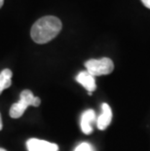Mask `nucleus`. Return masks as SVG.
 Here are the masks:
<instances>
[{"instance_id": "f257e3e1", "label": "nucleus", "mask_w": 150, "mask_h": 151, "mask_svg": "<svg viewBox=\"0 0 150 151\" xmlns=\"http://www.w3.org/2000/svg\"><path fill=\"white\" fill-rule=\"evenodd\" d=\"M62 28V24L59 18L46 16L34 22L31 27L30 35L37 44H45L57 37Z\"/></svg>"}, {"instance_id": "f03ea898", "label": "nucleus", "mask_w": 150, "mask_h": 151, "mask_svg": "<svg viewBox=\"0 0 150 151\" xmlns=\"http://www.w3.org/2000/svg\"><path fill=\"white\" fill-rule=\"evenodd\" d=\"M40 99L34 97L32 92L29 90H24L21 93L20 101L16 102L10 108V116L12 118H20L24 113L28 106H39Z\"/></svg>"}, {"instance_id": "7ed1b4c3", "label": "nucleus", "mask_w": 150, "mask_h": 151, "mask_svg": "<svg viewBox=\"0 0 150 151\" xmlns=\"http://www.w3.org/2000/svg\"><path fill=\"white\" fill-rule=\"evenodd\" d=\"M87 71L93 76H100L110 74L114 69L113 62L108 58H101L98 60H89L85 63Z\"/></svg>"}, {"instance_id": "20e7f679", "label": "nucleus", "mask_w": 150, "mask_h": 151, "mask_svg": "<svg viewBox=\"0 0 150 151\" xmlns=\"http://www.w3.org/2000/svg\"><path fill=\"white\" fill-rule=\"evenodd\" d=\"M27 147L28 151H59V146L56 143L38 139H28Z\"/></svg>"}, {"instance_id": "39448f33", "label": "nucleus", "mask_w": 150, "mask_h": 151, "mask_svg": "<svg viewBox=\"0 0 150 151\" xmlns=\"http://www.w3.org/2000/svg\"><path fill=\"white\" fill-rule=\"evenodd\" d=\"M76 81L84 87V88L89 92V94L90 95L92 94V92H94L95 90V88H97L95 76L90 74L87 70H86V71H81L80 73H78V75L76 76Z\"/></svg>"}, {"instance_id": "423d86ee", "label": "nucleus", "mask_w": 150, "mask_h": 151, "mask_svg": "<svg viewBox=\"0 0 150 151\" xmlns=\"http://www.w3.org/2000/svg\"><path fill=\"white\" fill-rule=\"evenodd\" d=\"M112 120V111L110 106L107 104H103L101 105V114L98 116L97 120L98 128L100 130H105L109 126Z\"/></svg>"}, {"instance_id": "0eeeda50", "label": "nucleus", "mask_w": 150, "mask_h": 151, "mask_svg": "<svg viewBox=\"0 0 150 151\" xmlns=\"http://www.w3.org/2000/svg\"><path fill=\"white\" fill-rule=\"evenodd\" d=\"M95 120V113L92 109H88L86 110L81 116V130L84 134H89L93 132L92 124L94 123Z\"/></svg>"}, {"instance_id": "6e6552de", "label": "nucleus", "mask_w": 150, "mask_h": 151, "mask_svg": "<svg viewBox=\"0 0 150 151\" xmlns=\"http://www.w3.org/2000/svg\"><path fill=\"white\" fill-rule=\"evenodd\" d=\"M12 71L10 69L6 68L3 69L0 72V94L2 93L3 90L9 88L12 84Z\"/></svg>"}, {"instance_id": "1a4fd4ad", "label": "nucleus", "mask_w": 150, "mask_h": 151, "mask_svg": "<svg viewBox=\"0 0 150 151\" xmlns=\"http://www.w3.org/2000/svg\"><path fill=\"white\" fill-rule=\"evenodd\" d=\"M74 151H95L94 147H93L90 143L88 142H82L79 145L76 146Z\"/></svg>"}, {"instance_id": "9d476101", "label": "nucleus", "mask_w": 150, "mask_h": 151, "mask_svg": "<svg viewBox=\"0 0 150 151\" xmlns=\"http://www.w3.org/2000/svg\"><path fill=\"white\" fill-rule=\"evenodd\" d=\"M141 2L143 3V5H144L146 8L150 9V0H141Z\"/></svg>"}, {"instance_id": "9b49d317", "label": "nucleus", "mask_w": 150, "mask_h": 151, "mask_svg": "<svg viewBox=\"0 0 150 151\" xmlns=\"http://www.w3.org/2000/svg\"><path fill=\"white\" fill-rule=\"evenodd\" d=\"M2 130V118H1V114H0V131Z\"/></svg>"}, {"instance_id": "f8f14e48", "label": "nucleus", "mask_w": 150, "mask_h": 151, "mask_svg": "<svg viewBox=\"0 0 150 151\" xmlns=\"http://www.w3.org/2000/svg\"><path fill=\"white\" fill-rule=\"evenodd\" d=\"M3 4H4V0H0V8L2 7Z\"/></svg>"}, {"instance_id": "ddd939ff", "label": "nucleus", "mask_w": 150, "mask_h": 151, "mask_svg": "<svg viewBox=\"0 0 150 151\" xmlns=\"http://www.w3.org/2000/svg\"><path fill=\"white\" fill-rule=\"evenodd\" d=\"M0 151H6V150H4L3 148H0Z\"/></svg>"}]
</instances>
